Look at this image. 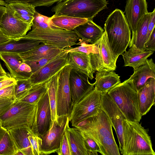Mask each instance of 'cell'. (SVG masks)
<instances>
[{
    "label": "cell",
    "mask_w": 155,
    "mask_h": 155,
    "mask_svg": "<svg viewBox=\"0 0 155 155\" xmlns=\"http://www.w3.org/2000/svg\"><path fill=\"white\" fill-rule=\"evenodd\" d=\"M104 28L110 48L117 60L126 51L131 39L130 29L123 12L117 8L112 12L107 18Z\"/></svg>",
    "instance_id": "1"
},
{
    "label": "cell",
    "mask_w": 155,
    "mask_h": 155,
    "mask_svg": "<svg viewBox=\"0 0 155 155\" xmlns=\"http://www.w3.org/2000/svg\"><path fill=\"white\" fill-rule=\"evenodd\" d=\"M123 155H155L147 130L139 122L123 121Z\"/></svg>",
    "instance_id": "2"
},
{
    "label": "cell",
    "mask_w": 155,
    "mask_h": 155,
    "mask_svg": "<svg viewBox=\"0 0 155 155\" xmlns=\"http://www.w3.org/2000/svg\"><path fill=\"white\" fill-rule=\"evenodd\" d=\"M129 121L139 122L140 113L137 92L130 81L127 80L116 85L107 92Z\"/></svg>",
    "instance_id": "3"
},
{
    "label": "cell",
    "mask_w": 155,
    "mask_h": 155,
    "mask_svg": "<svg viewBox=\"0 0 155 155\" xmlns=\"http://www.w3.org/2000/svg\"><path fill=\"white\" fill-rule=\"evenodd\" d=\"M106 0H65L58 2L51 9L55 16L63 15L92 20L107 8Z\"/></svg>",
    "instance_id": "4"
},
{
    "label": "cell",
    "mask_w": 155,
    "mask_h": 155,
    "mask_svg": "<svg viewBox=\"0 0 155 155\" xmlns=\"http://www.w3.org/2000/svg\"><path fill=\"white\" fill-rule=\"evenodd\" d=\"M37 104L15 100L10 107L0 115L1 127L7 130L22 126L30 127L36 133Z\"/></svg>",
    "instance_id": "5"
},
{
    "label": "cell",
    "mask_w": 155,
    "mask_h": 155,
    "mask_svg": "<svg viewBox=\"0 0 155 155\" xmlns=\"http://www.w3.org/2000/svg\"><path fill=\"white\" fill-rule=\"evenodd\" d=\"M80 38L73 30L53 28L32 29L21 39H34L64 49L75 45Z\"/></svg>",
    "instance_id": "6"
},
{
    "label": "cell",
    "mask_w": 155,
    "mask_h": 155,
    "mask_svg": "<svg viewBox=\"0 0 155 155\" xmlns=\"http://www.w3.org/2000/svg\"><path fill=\"white\" fill-rule=\"evenodd\" d=\"M101 95L94 87L73 106L69 117L72 126L98 114L101 109Z\"/></svg>",
    "instance_id": "7"
},
{
    "label": "cell",
    "mask_w": 155,
    "mask_h": 155,
    "mask_svg": "<svg viewBox=\"0 0 155 155\" xmlns=\"http://www.w3.org/2000/svg\"><path fill=\"white\" fill-rule=\"evenodd\" d=\"M73 127L87 133L97 145L104 137L114 138L110 121L101 109L97 114L83 120Z\"/></svg>",
    "instance_id": "8"
},
{
    "label": "cell",
    "mask_w": 155,
    "mask_h": 155,
    "mask_svg": "<svg viewBox=\"0 0 155 155\" xmlns=\"http://www.w3.org/2000/svg\"><path fill=\"white\" fill-rule=\"evenodd\" d=\"M72 68L69 64L64 66L57 74L56 110L57 117H69L72 105L69 84V75Z\"/></svg>",
    "instance_id": "9"
},
{
    "label": "cell",
    "mask_w": 155,
    "mask_h": 155,
    "mask_svg": "<svg viewBox=\"0 0 155 155\" xmlns=\"http://www.w3.org/2000/svg\"><path fill=\"white\" fill-rule=\"evenodd\" d=\"M69 121V117L66 116L57 117L56 119L52 121L50 128L40 137L42 140L40 147V155L49 154L56 152L58 150Z\"/></svg>",
    "instance_id": "10"
},
{
    "label": "cell",
    "mask_w": 155,
    "mask_h": 155,
    "mask_svg": "<svg viewBox=\"0 0 155 155\" xmlns=\"http://www.w3.org/2000/svg\"><path fill=\"white\" fill-rule=\"evenodd\" d=\"M98 48L96 54H90L91 62L94 72L114 71L117 60L110 48L105 31L101 37L94 43Z\"/></svg>",
    "instance_id": "11"
},
{
    "label": "cell",
    "mask_w": 155,
    "mask_h": 155,
    "mask_svg": "<svg viewBox=\"0 0 155 155\" xmlns=\"http://www.w3.org/2000/svg\"><path fill=\"white\" fill-rule=\"evenodd\" d=\"M0 22V32L7 38L16 40L26 35L32 27V23L24 22L14 14L7 3Z\"/></svg>",
    "instance_id": "12"
},
{
    "label": "cell",
    "mask_w": 155,
    "mask_h": 155,
    "mask_svg": "<svg viewBox=\"0 0 155 155\" xmlns=\"http://www.w3.org/2000/svg\"><path fill=\"white\" fill-rule=\"evenodd\" d=\"M101 109L105 112L114 128L122 154L124 149L123 121L126 118L107 92L101 93Z\"/></svg>",
    "instance_id": "13"
},
{
    "label": "cell",
    "mask_w": 155,
    "mask_h": 155,
    "mask_svg": "<svg viewBox=\"0 0 155 155\" xmlns=\"http://www.w3.org/2000/svg\"><path fill=\"white\" fill-rule=\"evenodd\" d=\"M68 53L64 51L35 72L28 79L33 84L50 79L66 65L69 64Z\"/></svg>",
    "instance_id": "14"
},
{
    "label": "cell",
    "mask_w": 155,
    "mask_h": 155,
    "mask_svg": "<svg viewBox=\"0 0 155 155\" xmlns=\"http://www.w3.org/2000/svg\"><path fill=\"white\" fill-rule=\"evenodd\" d=\"M88 76L81 72L71 68L69 75V84L72 106L94 87Z\"/></svg>",
    "instance_id": "15"
},
{
    "label": "cell",
    "mask_w": 155,
    "mask_h": 155,
    "mask_svg": "<svg viewBox=\"0 0 155 155\" xmlns=\"http://www.w3.org/2000/svg\"><path fill=\"white\" fill-rule=\"evenodd\" d=\"M126 18L132 32V37L128 46L134 40L137 27L148 12L146 0H127L125 7Z\"/></svg>",
    "instance_id": "16"
},
{
    "label": "cell",
    "mask_w": 155,
    "mask_h": 155,
    "mask_svg": "<svg viewBox=\"0 0 155 155\" xmlns=\"http://www.w3.org/2000/svg\"><path fill=\"white\" fill-rule=\"evenodd\" d=\"M52 123L51 111L48 90L37 104L36 133L39 137L50 128Z\"/></svg>",
    "instance_id": "17"
},
{
    "label": "cell",
    "mask_w": 155,
    "mask_h": 155,
    "mask_svg": "<svg viewBox=\"0 0 155 155\" xmlns=\"http://www.w3.org/2000/svg\"><path fill=\"white\" fill-rule=\"evenodd\" d=\"M7 131L17 151H21L24 155H33L28 136L35 134L30 127L22 126L9 129Z\"/></svg>",
    "instance_id": "18"
},
{
    "label": "cell",
    "mask_w": 155,
    "mask_h": 155,
    "mask_svg": "<svg viewBox=\"0 0 155 155\" xmlns=\"http://www.w3.org/2000/svg\"><path fill=\"white\" fill-rule=\"evenodd\" d=\"M134 72L127 80L130 81L137 92L143 87L150 78L155 79V64L152 58L147 59L145 63L134 69Z\"/></svg>",
    "instance_id": "19"
},
{
    "label": "cell",
    "mask_w": 155,
    "mask_h": 155,
    "mask_svg": "<svg viewBox=\"0 0 155 155\" xmlns=\"http://www.w3.org/2000/svg\"><path fill=\"white\" fill-rule=\"evenodd\" d=\"M137 92L139 110L142 116L155 104V79H149L144 86Z\"/></svg>",
    "instance_id": "20"
},
{
    "label": "cell",
    "mask_w": 155,
    "mask_h": 155,
    "mask_svg": "<svg viewBox=\"0 0 155 155\" xmlns=\"http://www.w3.org/2000/svg\"><path fill=\"white\" fill-rule=\"evenodd\" d=\"M83 41L91 44L95 43L102 36L104 30L92 20H87L73 30Z\"/></svg>",
    "instance_id": "21"
},
{
    "label": "cell",
    "mask_w": 155,
    "mask_h": 155,
    "mask_svg": "<svg viewBox=\"0 0 155 155\" xmlns=\"http://www.w3.org/2000/svg\"><path fill=\"white\" fill-rule=\"evenodd\" d=\"M68 64L72 68L86 74L91 80L94 78V73L91 65L90 54L80 52H72L68 53Z\"/></svg>",
    "instance_id": "22"
},
{
    "label": "cell",
    "mask_w": 155,
    "mask_h": 155,
    "mask_svg": "<svg viewBox=\"0 0 155 155\" xmlns=\"http://www.w3.org/2000/svg\"><path fill=\"white\" fill-rule=\"evenodd\" d=\"M150 18V12H148L139 24L134 40L128 51L137 53L145 50V44L147 40L148 26Z\"/></svg>",
    "instance_id": "23"
},
{
    "label": "cell",
    "mask_w": 155,
    "mask_h": 155,
    "mask_svg": "<svg viewBox=\"0 0 155 155\" xmlns=\"http://www.w3.org/2000/svg\"><path fill=\"white\" fill-rule=\"evenodd\" d=\"M41 42L34 39H10L0 43V53L11 52L19 53L25 52L35 48Z\"/></svg>",
    "instance_id": "24"
},
{
    "label": "cell",
    "mask_w": 155,
    "mask_h": 155,
    "mask_svg": "<svg viewBox=\"0 0 155 155\" xmlns=\"http://www.w3.org/2000/svg\"><path fill=\"white\" fill-rule=\"evenodd\" d=\"M95 76L94 87L101 93L107 92L111 88L121 83L120 76L114 71H97Z\"/></svg>",
    "instance_id": "25"
},
{
    "label": "cell",
    "mask_w": 155,
    "mask_h": 155,
    "mask_svg": "<svg viewBox=\"0 0 155 155\" xmlns=\"http://www.w3.org/2000/svg\"><path fill=\"white\" fill-rule=\"evenodd\" d=\"M65 132L68 140L71 155H87L81 132L68 124Z\"/></svg>",
    "instance_id": "26"
},
{
    "label": "cell",
    "mask_w": 155,
    "mask_h": 155,
    "mask_svg": "<svg viewBox=\"0 0 155 155\" xmlns=\"http://www.w3.org/2000/svg\"><path fill=\"white\" fill-rule=\"evenodd\" d=\"M63 51L64 49L58 48L54 46L41 43L31 50L18 54L23 60L25 61L38 60Z\"/></svg>",
    "instance_id": "27"
},
{
    "label": "cell",
    "mask_w": 155,
    "mask_h": 155,
    "mask_svg": "<svg viewBox=\"0 0 155 155\" xmlns=\"http://www.w3.org/2000/svg\"><path fill=\"white\" fill-rule=\"evenodd\" d=\"M15 15L23 21L32 23L36 12L35 7L25 3H7Z\"/></svg>",
    "instance_id": "28"
},
{
    "label": "cell",
    "mask_w": 155,
    "mask_h": 155,
    "mask_svg": "<svg viewBox=\"0 0 155 155\" xmlns=\"http://www.w3.org/2000/svg\"><path fill=\"white\" fill-rule=\"evenodd\" d=\"M52 25L59 29L73 30L78 26L86 22L88 20L67 16H53L50 17Z\"/></svg>",
    "instance_id": "29"
},
{
    "label": "cell",
    "mask_w": 155,
    "mask_h": 155,
    "mask_svg": "<svg viewBox=\"0 0 155 155\" xmlns=\"http://www.w3.org/2000/svg\"><path fill=\"white\" fill-rule=\"evenodd\" d=\"M154 52L145 50L142 52L135 53L126 51L122 54L124 61V66L136 69L143 64L148 58L153 54Z\"/></svg>",
    "instance_id": "30"
},
{
    "label": "cell",
    "mask_w": 155,
    "mask_h": 155,
    "mask_svg": "<svg viewBox=\"0 0 155 155\" xmlns=\"http://www.w3.org/2000/svg\"><path fill=\"white\" fill-rule=\"evenodd\" d=\"M0 58L5 63L12 77L16 80L21 79L18 68L24 61L19 54L11 52L0 53Z\"/></svg>",
    "instance_id": "31"
},
{
    "label": "cell",
    "mask_w": 155,
    "mask_h": 155,
    "mask_svg": "<svg viewBox=\"0 0 155 155\" xmlns=\"http://www.w3.org/2000/svg\"><path fill=\"white\" fill-rule=\"evenodd\" d=\"M50 79L33 85L27 94L19 101L32 105L37 104L40 99L47 91L48 83Z\"/></svg>",
    "instance_id": "32"
},
{
    "label": "cell",
    "mask_w": 155,
    "mask_h": 155,
    "mask_svg": "<svg viewBox=\"0 0 155 155\" xmlns=\"http://www.w3.org/2000/svg\"><path fill=\"white\" fill-rule=\"evenodd\" d=\"M57 80L56 74L50 78L48 83V92L52 121L57 117L56 110Z\"/></svg>",
    "instance_id": "33"
},
{
    "label": "cell",
    "mask_w": 155,
    "mask_h": 155,
    "mask_svg": "<svg viewBox=\"0 0 155 155\" xmlns=\"http://www.w3.org/2000/svg\"><path fill=\"white\" fill-rule=\"evenodd\" d=\"M17 151L7 131L0 140V155H15Z\"/></svg>",
    "instance_id": "34"
},
{
    "label": "cell",
    "mask_w": 155,
    "mask_h": 155,
    "mask_svg": "<svg viewBox=\"0 0 155 155\" xmlns=\"http://www.w3.org/2000/svg\"><path fill=\"white\" fill-rule=\"evenodd\" d=\"M33 85L28 79L16 80V83L14 85L15 99L20 101L22 99Z\"/></svg>",
    "instance_id": "35"
},
{
    "label": "cell",
    "mask_w": 155,
    "mask_h": 155,
    "mask_svg": "<svg viewBox=\"0 0 155 155\" xmlns=\"http://www.w3.org/2000/svg\"><path fill=\"white\" fill-rule=\"evenodd\" d=\"M78 40L79 42L76 43V45H80V46L74 48H67L64 50L68 53L76 52L84 53L89 54L91 53L96 54L98 53V48L95 44H89L81 39L79 38Z\"/></svg>",
    "instance_id": "36"
},
{
    "label": "cell",
    "mask_w": 155,
    "mask_h": 155,
    "mask_svg": "<svg viewBox=\"0 0 155 155\" xmlns=\"http://www.w3.org/2000/svg\"><path fill=\"white\" fill-rule=\"evenodd\" d=\"M34 17L32 22V29L35 28L59 29L52 25L50 17L43 15L37 11H36Z\"/></svg>",
    "instance_id": "37"
},
{
    "label": "cell",
    "mask_w": 155,
    "mask_h": 155,
    "mask_svg": "<svg viewBox=\"0 0 155 155\" xmlns=\"http://www.w3.org/2000/svg\"><path fill=\"white\" fill-rule=\"evenodd\" d=\"M63 51L54 53L46 57L38 60L25 61H24V62L30 66L31 68L32 73L33 74L54 59Z\"/></svg>",
    "instance_id": "38"
},
{
    "label": "cell",
    "mask_w": 155,
    "mask_h": 155,
    "mask_svg": "<svg viewBox=\"0 0 155 155\" xmlns=\"http://www.w3.org/2000/svg\"><path fill=\"white\" fill-rule=\"evenodd\" d=\"M84 139L85 146L87 155H97L100 153V149L94 140L86 132L80 130Z\"/></svg>",
    "instance_id": "39"
},
{
    "label": "cell",
    "mask_w": 155,
    "mask_h": 155,
    "mask_svg": "<svg viewBox=\"0 0 155 155\" xmlns=\"http://www.w3.org/2000/svg\"><path fill=\"white\" fill-rule=\"evenodd\" d=\"M65 0H5L7 3L22 2L29 4L35 8L37 6L49 7L56 2L63 1Z\"/></svg>",
    "instance_id": "40"
},
{
    "label": "cell",
    "mask_w": 155,
    "mask_h": 155,
    "mask_svg": "<svg viewBox=\"0 0 155 155\" xmlns=\"http://www.w3.org/2000/svg\"><path fill=\"white\" fill-rule=\"evenodd\" d=\"M56 153L58 155H71L70 146L65 131L61 140L59 149Z\"/></svg>",
    "instance_id": "41"
},
{
    "label": "cell",
    "mask_w": 155,
    "mask_h": 155,
    "mask_svg": "<svg viewBox=\"0 0 155 155\" xmlns=\"http://www.w3.org/2000/svg\"><path fill=\"white\" fill-rule=\"evenodd\" d=\"M32 148L33 155H40V147L41 143V139L37 134L28 136Z\"/></svg>",
    "instance_id": "42"
},
{
    "label": "cell",
    "mask_w": 155,
    "mask_h": 155,
    "mask_svg": "<svg viewBox=\"0 0 155 155\" xmlns=\"http://www.w3.org/2000/svg\"><path fill=\"white\" fill-rule=\"evenodd\" d=\"M18 73L21 79H28L32 74L31 67L24 62L19 67Z\"/></svg>",
    "instance_id": "43"
},
{
    "label": "cell",
    "mask_w": 155,
    "mask_h": 155,
    "mask_svg": "<svg viewBox=\"0 0 155 155\" xmlns=\"http://www.w3.org/2000/svg\"><path fill=\"white\" fill-rule=\"evenodd\" d=\"M14 85L0 90V98H8L16 99L15 94Z\"/></svg>",
    "instance_id": "44"
},
{
    "label": "cell",
    "mask_w": 155,
    "mask_h": 155,
    "mask_svg": "<svg viewBox=\"0 0 155 155\" xmlns=\"http://www.w3.org/2000/svg\"><path fill=\"white\" fill-rule=\"evenodd\" d=\"M15 100L8 98H0V115L5 112Z\"/></svg>",
    "instance_id": "45"
},
{
    "label": "cell",
    "mask_w": 155,
    "mask_h": 155,
    "mask_svg": "<svg viewBox=\"0 0 155 155\" xmlns=\"http://www.w3.org/2000/svg\"><path fill=\"white\" fill-rule=\"evenodd\" d=\"M145 50L155 51V28H154L145 44Z\"/></svg>",
    "instance_id": "46"
},
{
    "label": "cell",
    "mask_w": 155,
    "mask_h": 155,
    "mask_svg": "<svg viewBox=\"0 0 155 155\" xmlns=\"http://www.w3.org/2000/svg\"><path fill=\"white\" fill-rule=\"evenodd\" d=\"M155 9L153 11L150 12V18L148 26V30L147 41L150 36L153 29L155 28Z\"/></svg>",
    "instance_id": "47"
},
{
    "label": "cell",
    "mask_w": 155,
    "mask_h": 155,
    "mask_svg": "<svg viewBox=\"0 0 155 155\" xmlns=\"http://www.w3.org/2000/svg\"><path fill=\"white\" fill-rule=\"evenodd\" d=\"M16 80L12 77H7L0 81V90L15 84Z\"/></svg>",
    "instance_id": "48"
},
{
    "label": "cell",
    "mask_w": 155,
    "mask_h": 155,
    "mask_svg": "<svg viewBox=\"0 0 155 155\" xmlns=\"http://www.w3.org/2000/svg\"><path fill=\"white\" fill-rule=\"evenodd\" d=\"M6 73L2 68L0 62V77H10V75Z\"/></svg>",
    "instance_id": "49"
},
{
    "label": "cell",
    "mask_w": 155,
    "mask_h": 155,
    "mask_svg": "<svg viewBox=\"0 0 155 155\" xmlns=\"http://www.w3.org/2000/svg\"><path fill=\"white\" fill-rule=\"evenodd\" d=\"M10 40V39L6 37L2 33H0V43L8 41Z\"/></svg>",
    "instance_id": "50"
},
{
    "label": "cell",
    "mask_w": 155,
    "mask_h": 155,
    "mask_svg": "<svg viewBox=\"0 0 155 155\" xmlns=\"http://www.w3.org/2000/svg\"><path fill=\"white\" fill-rule=\"evenodd\" d=\"M5 9V7L4 6L0 5V22L2 19V17ZM1 33L0 32V33Z\"/></svg>",
    "instance_id": "51"
},
{
    "label": "cell",
    "mask_w": 155,
    "mask_h": 155,
    "mask_svg": "<svg viewBox=\"0 0 155 155\" xmlns=\"http://www.w3.org/2000/svg\"><path fill=\"white\" fill-rule=\"evenodd\" d=\"M7 131L1 127H0V140Z\"/></svg>",
    "instance_id": "52"
},
{
    "label": "cell",
    "mask_w": 155,
    "mask_h": 155,
    "mask_svg": "<svg viewBox=\"0 0 155 155\" xmlns=\"http://www.w3.org/2000/svg\"><path fill=\"white\" fill-rule=\"evenodd\" d=\"M7 3L6 2L3 0H0V5L5 6Z\"/></svg>",
    "instance_id": "53"
},
{
    "label": "cell",
    "mask_w": 155,
    "mask_h": 155,
    "mask_svg": "<svg viewBox=\"0 0 155 155\" xmlns=\"http://www.w3.org/2000/svg\"><path fill=\"white\" fill-rule=\"evenodd\" d=\"M6 77V76H4V77H0V81L3 80L4 79H5V78H7V77Z\"/></svg>",
    "instance_id": "54"
},
{
    "label": "cell",
    "mask_w": 155,
    "mask_h": 155,
    "mask_svg": "<svg viewBox=\"0 0 155 155\" xmlns=\"http://www.w3.org/2000/svg\"><path fill=\"white\" fill-rule=\"evenodd\" d=\"M1 127V124H0V127Z\"/></svg>",
    "instance_id": "55"
},
{
    "label": "cell",
    "mask_w": 155,
    "mask_h": 155,
    "mask_svg": "<svg viewBox=\"0 0 155 155\" xmlns=\"http://www.w3.org/2000/svg\"><path fill=\"white\" fill-rule=\"evenodd\" d=\"M3 0V1H4V0Z\"/></svg>",
    "instance_id": "56"
}]
</instances>
